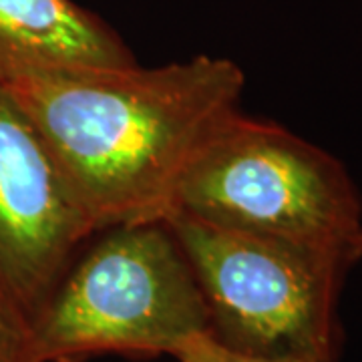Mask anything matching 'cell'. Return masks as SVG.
Wrapping results in <instances>:
<instances>
[{"label": "cell", "instance_id": "obj_1", "mask_svg": "<svg viewBox=\"0 0 362 362\" xmlns=\"http://www.w3.org/2000/svg\"><path fill=\"white\" fill-rule=\"evenodd\" d=\"M0 83L103 232L168 214L195 153L240 111L246 75L230 59L199 54L153 69H66Z\"/></svg>", "mask_w": 362, "mask_h": 362}, {"label": "cell", "instance_id": "obj_2", "mask_svg": "<svg viewBox=\"0 0 362 362\" xmlns=\"http://www.w3.org/2000/svg\"><path fill=\"white\" fill-rule=\"evenodd\" d=\"M171 211L282 240L346 268L362 258V199L344 165L282 125L240 111L195 153Z\"/></svg>", "mask_w": 362, "mask_h": 362}, {"label": "cell", "instance_id": "obj_3", "mask_svg": "<svg viewBox=\"0 0 362 362\" xmlns=\"http://www.w3.org/2000/svg\"><path fill=\"white\" fill-rule=\"evenodd\" d=\"M199 332H211L206 298L163 220L99 232L35 320L42 362L171 356Z\"/></svg>", "mask_w": 362, "mask_h": 362}, {"label": "cell", "instance_id": "obj_4", "mask_svg": "<svg viewBox=\"0 0 362 362\" xmlns=\"http://www.w3.org/2000/svg\"><path fill=\"white\" fill-rule=\"evenodd\" d=\"M171 228L206 298L211 334L270 356H340L338 296L350 268L266 235L171 211Z\"/></svg>", "mask_w": 362, "mask_h": 362}, {"label": "cell", "instance_id": "obj_5", "mask_svg": "<svg viewBox=\"0 0 362 362\" xmlns=\"http://www.w3.org/2000/svg\"><path fill=\"white\" fill-rule=\"evenodd\" d=\"M97 233L39 129L0 83V284L33 324Z\"/></svg>", "mask_w": 362, "mask_h": 362}, {"label": "cell", "instance_id": "obj_6", "mask_svg": "<svg viewBox=\"0 0 362 362\" xmlns=\"http://www.w3.org/2000/svg\"><path fill=\"white\" fill-rule=\"evenodd\" d=\"M131 65L123 39L73 0H0V78Z\"/></svg>", "mask_w": 362, "mask_h": 362}, {"label": "cell", "instance_id": "obj_7", "mask_svg": "<svg viewBox=\"0 0 362 362\" xmlns=\"http://www.w3.org/2000/svg\"><path fill=\"white\" fill-rule=\"evenodd\" d=\"M0 362H42L35 324L0 284Z\"/></svg>", "mask_w": 362, "mask_h": 362}, {"label": "cell", "instance_id": "obj_8", "mask_svg": "<svg viewBox=\"0 0 362 362\" xmlns=\"http://www.w3.org/2000/svg\"><path fill=\"white\" fill-rule=\"evenodd\" d=\"M177 362H340V356H270L230 349L211 332L181 340L171 352Z\"/></svg>", "mask_w": 362, "mask_h": 362}]
</instances>
